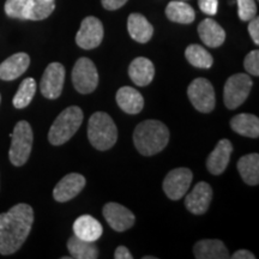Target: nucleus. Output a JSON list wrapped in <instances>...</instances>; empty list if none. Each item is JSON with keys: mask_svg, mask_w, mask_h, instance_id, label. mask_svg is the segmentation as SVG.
<instances>
[{"mask_svg": "<svg viewBox=\"0 0 259 259\" xmlns=\"http://www.w3.org/2000/svg\"><path fill=\"white\" fill-rule=\"evenodd\" d=\"M32 223L34 210L28 204H17L8 212L0 213V254L17 252L30 234Z\"/></svg>", "mask_w": 259, "mask_h": 259, "instance_id": "1", "label": "nucleus"}, {"mask_svg": "<svg viewBox=\"0 0 259 259\" xmlns=\"http://www.w3.org/2000/svg\"><path fill=\"white\" fill-rule=\"evenodd\" d=\"M136 149L144 156H153L163 150L169 142V130L158 120H145L134 132Z\"/></svg>", "mask_w": 259, "mask_h": 259, "instance_id": "2", "label": "nucleus"}, {"mask_svg": "<svg viewBox=\"0 0 259 259\" xmlns=\"http://www.w3.org/2000/svg\"><path fill=\"white\" fill-rule=\"evenodd\" d=\"M88 138L90 144L97 150L111 149L118 139V128L111 116L105 112L94 113L89 119Z\"/></svg>", "mask_w": 259, "mask_h": 259, "instance_id": "3", "label": "nucleus"}, {"mask_svg": "<svg viewBox=\"0 0 259 259\" xmlns=\"http://www.w3.org/2000/svg\"><path fill=\"white\" fill-rule=\"evenodd\" d=\"M83 122V112L79 107L71 106L64 109L48 132V141L52 145H61L72 138Z\"/></svg>", "mask_w": 259, "mask_h": 259, "instance_id": "4", "label": "nucleus"}, {"mask_svg": "<svg viewBox=\"0 0 259 259\" xmlns=\"http://www.w3.org/2000/svg\"><path fill=\"white\" fill-rule=\"evenodd\" d=\"M11 148L9 151V158L16 167L23 166L30 156L32 141L31 126L28 121L22 120L16 124L14 132L11 134Z\"/></svg>", "mask_w": 259, "mask_h": 259, "instance_id": "5", "label": "nucleus"}, {"mask_svg": "<svg viewBox=\"0 0 259 259\" xmlns=\"http://www.w3.org/2000/svg\"><path fill=\"white\" fill-rule=\"evenodd\" d=\"M251 77L246 73L233 74L228 78L223 92V100L227 108L235 109L246 101L252 89Z\"/></svg>", "mask_w": 259, "mask_h": 259, "instance_id": "6", "label": "nucleus"}, {"mask_svg": "<svg viewBox=\"0 0 259 259\" xmlns=\"http://www.w3.org/2000/svg\"><path fill=\"white\" fill-rule=\"evenodd\" d=\"M187 96L194 108L200 113H210L215 108V90L205 78H196L187 88Z\"/></svg>", "mask_w": 259, "mask_h": 259, "instance_id": "7", "label": "nucleus"}, {"mask_svg": "<svg viewBox=\"0 0 259 259\" xmlns=\"http://www.w3.org/2000/svg\"><path fill=\"white\" fill-rule=\"evenodd\" d=\"M72 82L78 93H93L99 85V73L95 64L88 58H79L73 66Z\"/></svg>", "mask_w": 259, "mask_h": 259, "instance_id": "8", "label": "nucleus"}, {"mask_svg": "<svg viewBox=\"0 0 259 259\" xmlns=\"http://www.w3.org/2000/svg\"><path fill=\"white\" fill-rule=\"evenodd\" d=\"M193 174L189 168H176L167 174L163 180V191L171 200H179L185 197L192 183Z\"/></svg>", "mask_w": 259, "mask_h": 259, "instance_id": "9", "label": "nucleus"}, {"mask_svg": "<svg viewBox=\"0 0 259 259\" xmlns=\"http://www.w3.org/2000/svg\"><path fill=\"white\" fill-rule=\"evenodd\" d=\"M65 82V67L60 63H52L45 70L41 78V94L48 100H56L61 95Z\"/></svg>", "mask_w": 259, "mask_h": 259, "instance_id": "10", "label": "nucleus"}, {"mask_svg": "<svg viewBox=\"0 0 259 259\" xmlns=\"http://www.w3.org/2000/svg\"><path fill=\"white\" fill-rule=\"evenodd\" d=\"M103 38V25L99 18H84L76 35V44L83 50H94L99 47Z\"/></svg>", "mask_w": 259, "mask_h": 259, "instance_id": "11", "label": "nucleus"}, {"mask_svg": "<svg viewBox=\"0 0 259 259\" xmlns=\"http://www.w3.org/2000/svg\"><path fill=\"white\" fill-rule=\"evenodd\" d=\"M103 216L115 232H125L135 225V215L118 203H107L103 206Z\"/></svg>", "mask_w": 259, "mask_h": 259, "instance_id": "12", "label": "nucleus"}, {"mask_svg": "<svg viewBox=\"0 0 259 259\" xmlns=\"http://www.w3.org/2000/svg\"><path fill=\"white\" fill-rule=\"evenodd\" d=\"M212 199V189L205 181H200L193 187V190L187 194L185 205L193 215H203L208 211Z\"/></svg>", "mask_w": 259, "mask_h": 259, "instance_id": "13", "label": "nucleus"}, {"mask_svg": "<svg viewBox=\"0 0 259 259\" xmlns=\"http://www.w3.org/2000/svg\"><path fill=\"white\" fill-rule=\"evenodd\" d=\"M84 186H85V178L82 174H67L54 187L53 197L57 202H69V200L74 198L77 194L80 193Z\"/></svg>", "mask_w": 259, "mask_h": 259, "instance_id": "14", "label": "nucleus"}, {"mask_svg": "<svg viewBox=\"0 0 259 259\" xmlns=\"http://www.w3.org/2000/svg\"><path fill=\"white\" fill-rule=\"evenodd\" d=\"M233 153V144L228 139H221L216 145L212 153L206 160V168L213 176H220L228 166L231 155Z\"/></svg>", "mask_w": 259, "mask_h": 259, "instance_id": "15", "label": "nucleus"}, {"mask_svg": "<svg viewBox=\"0 0 259 259\" xmlns=\"http://www.w3.org/2000/svg\"><path fill=\"white\" fill-rule=\"evenodd\" d=\"M30 65L27 53H16L0 64V79L14 80L21 77Z\"/></svg>", "mask_w": 259, "mask_h": 259, "instance_id": "16", "label": "nucleus"}, {"mask_svg": "<svg viewBox=\"0 0 259 259\" xmlns=\"http://www.w3.org/2000/svg\"><path fill=\"white\" fill-rule=\"evenodd\" d=\"M128 76L136 85H148V84L153 82L155 77L154 64L144 57L136 58V59L130 64Z\"/></svg>", "mask_w": 259, "mask_h": 259, "instance_id": "17", "label": "nucleus"}, {"mask_svg": "<svg viewBox=\"0 0 259 259\" xmlns=\"http://www.w3.org/2000/svg\"><path fill=\"white\" fill-rule=\"evenodd\" d=\"M103 228L101 223L90 215L79 216L73 223V233L79 239L95 242L101 238Z\"/></svg>", "mask_w": 259, "mask_h": 259, "instance_id": "18", "label": "nucleus"}, {"mask_svg": "<svg viewBox=\"0 0 259 259\" xmlns=\"http://www.w3.org/2000/svg\"><path fill=\"white\" fill-rule=\"evenodd\" d=\"M116 103L121 111L128 114H138L144 107L142 94L131 87H122L116 93Z\"/></svg>", "mask_w": 259, "mask_h": 259, "instance_id": "19", "label": "nucleus"}, {"mask_svg": "<svg viewBox=\"0 0 259 259\" xmlns=\"http://www.w3.org/2000/svg\"><path fill=\"white\" fill-rule=\"evenodd\" d=\"M198 34L200 40L208 47H220L226 40V31L211 18H206L200 22L198 27Z\"/></svg>", "mask_w": 259, "mask_h": 259, "instance_id": "20", "label": "nucleus"}, {"mask_svg": "<svg viewBox=\"0 0 259 259\" xmlns=\"http://www.w3.org/2000/svg\"><path fill=\"white\" fill-rule=\"evenodd\" d=\"M194 257L197 259H228L226 245L221 240H200L193 247Z\"/></svg>", "mask_w": 259, "mask_h": 259, "instance_id": "21", "label": "nucleus"}, {"mask_svg": "<svg viewBox=\"0 0 259 259\" xmlns=\"http://www.w3.org/2000/svg\"><path fill=\"white\" fill-rule=\"evenodd\" d=\"M127 30L130 36L139 44H147L154 34L153 25L141 14H132L128 16Z\"/></svg>", "mask_w": 259, "mask_h": 259, "instance_id": "22", "label": "nucleus"}, {"mask_svg": "<svg viewBox=\"0 0 259 259\" xmlns=\"http://www.w3.org/2000/svg\"><path fill=\"white\" fill-rule=\"evenodd\" d=\"M231 127L233 131L244 137H259V119L253 114L241 113V114L235 115L231 120Z\"/></svg>", "mask_w": 259, "mask_h": 259, "instance_id": "23", "label": "nucleus"}, {"mask_svg": "<svg viewBox=\"0 0 259 259\" xmlns=\"http://www.w3.org/2000/svg\"><path fill=\"white\" fill-rule=\"evenodd\" d=\"M238 170L242 180L247 185L254 186L259 184V155L248 154L238 161Z\"/></svg>", "mask_w": 259, "mask_h": 259, "instance_id": "24", "label": "nucleus"}, {"mask_svg": "<svg viewBox=\"0 0 259 259\" xmlns=\"http://www.w3.org/2000/svg\"><path fill=\"white\" fill-rule=\"evenodd\" d=\"M67 250L71 258L74 259H96L99 258V248L93 241H85L78 236H71L67 241Z\"/></svg>", "mask_w": 259, "mask_h": 259, "instance_id": "25", "label": "nucleus"}, {"mask_svg": "<svg viewBox=\"0 0 259 259\" xmlns=\"http://www.w3.org/2000/svg\"><path fill=\"white\" fill-rule=\"evenodd\" d=\"M166 16L169 21L176 22V23L190 24L194 21L196 14L192 6L184 3V0H176L167 5Z\"/></svg>", "mask_w": 259, "mask_h": 259, "instance_id": "26", "label": "nucleus"}, {"mask_svg": "<svg viewBox=\"0 0 259 259\" xmlns=\"http://www.w3.org/2000/svg\"><path fill=\"white\" fill-rule=\"evenodd\" d=\"M185 57L192 66L198 69H210L213 63L211 54L199 45H190L185 51Z\"/></svg>", "mask_w": 259, "mask_h": 259, "instance_id": "27", "label": "nucleus"}, {"mask_svg": "<svg viewBox=\"0 0 259 259\" xmlns=\"http://www.w3.org/2000/svg\"><path fill=\"white\" fill-rule=\"evenodd\" d=\"M56 9L54 0H29L27 19L29 21H42L52 15Z\"/></svg>", "mask_w": 259, "mask_h": 259, "instance_id": "28", "label": "nucleus"}, {"mask_svg": "<svg viewBox=\"0 0 259 259\" xmlns=\"http://www.w3.org/2000/svg\"><path fill=\"white\" fill-rule=\"evenodd\" d=\"M35 93H36V82L34 78H25L21 83L16 95L12 100L15 108L22 109L30 105L31 100L34 99Z\"/></svg>", "mask_w": 259, "mask_h": 259, "instance_id": "29", "label": "nucleus"}, {"mask_svg": "<svg viewBox=\"0 0 259 259\" xmlns=\"http://www.w3.org/2000/svg\"><path fill=\"white\" fill-rule=\"evenodd\" d=\"M29 0H6L5 3V14L10 18L27 19Z\"/></svg>", "mask_w": 259, "mask_h": 259, "instance_id": "30", "label": "nucleus"}, {"mask_svg": "<svg viewBox=\"0 0 259 259\" xmlns=\"http://www.w3.org/2000/svg\"><path fill=\"white\" fill-rule=\"evenodd\" d=\"M239 18L244 22L251 21L257 15V4L254 0H236Z\"/></svg>", "mask_w": 259, "mask_h": 259, "instance_id": "31", "label": "nucleus"}, {"mask_svg": "<svg viewBox=\"0 0 259 259\" xmlns=\"http://www.w3.org/2000/svg\"><path fill=\"white\" fill-rule=\"evenodd\" d=\"M244 67L246 72H248L252 76H259V51L254 50L247 54L244 60Z\"/></svg>", "mask_w": 259, "mask_h": 259, "instance_id": "32", "label": "nucleus"}, {"mask_svg": "<svg viewBox=\"0 0 259 259\" xmlns=\"http://www.w3.org/2000/svg\"><path fill=\"white\" fill-rule=\"evenodd\" d=\"M198 5L205 15L215 16L218 14L219 0H198Z\"/></svg>", "mask_w": 259, "mask_h": 259, "instance_id": "33", "label": "nucleus"}, {"mask_svg": "<svg viewBox=\"0 0 259 259\" xmlns=\"http://www.w3.org/2000/svg\"><path fill=\"white\" fill-rule=\"evenodd\" d=\"M248 32H250L251 38L255 45H259V18L255 16L250 21L248 24Z\"/></svg>", "mask_w": 259, "mask_h": 259, "instance_id": "34", "label": "nucleus"}, {"mask_svg": "<svg viewBox=\"0 0 259 259\" xmlns=\"http://www.w3.org/2000/svg\"><path fill=\"white\" fill-rule=\"evenodd\" d=\"M103 8L106 10H109V11H114V10H118L124 6L127 0H101Z\"/></svg>", "mask_w": 259, "mask_h": 259, "instance_id": "35", "label": "nucleus"}, {"mask_svg": "<svg viewBox=\"0 0 259 259\" xmlns=\"http://www.w3.org/2000/svg\"><path fill=\"white\" fill-rule=\"evenodd\" d=\"M114 258L115 259H132L134 258V255L131 254V252L128 251L127 247H125V246H119V247L115 250Z\"/></svg>", "mask_w": 259, "mask_h": 259, "instance_id": "36", "label": "nucleus"}, {"mask_svg": "<svg viewBox=\"0 0 259 259\" xmlns=\"http://www.w3.org/2000/svg\"><path fill=\"white\" fill-rule=\"evenodd\" d=\"M233 259H254V254L252 253L250 251H246V250H239L233 253L232 255Z\"/></svg>", "mask_w": 259, "mask_h": 259, "instance_id": "37", "label": "nucleus"}, {"mask_svg": "<svg viewBox=\"0 0 259 259\" xmlns=\"http://www.w3.org/2000/svg\"><path fill=\"white\" fill-rule=\"evenodd\" d=\"M0 101H2V95H0Z\"/></svg>", "mask_w": 259, "mask_h": 259, "instance_id": "38", "label": "nucleus"}]
</instances>
